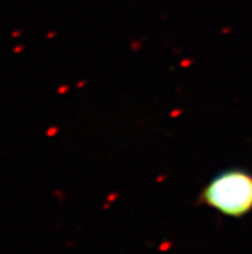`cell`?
<instances>
[{"label":"cell","instance_id":"6da1fadb","mask_svg":"<svg viewBox=\"0 0 252 254\" xmlns=\"http://www.w3.org/2000/svg\"><path fill=\"white\" fill-rule=\"evenodd\" d=\"M198 203L227 217H245L252 210V173L230 168L215 174L198 195Z\"/></svg>","mask_w":252,"mask_h":254}]
</instances>
